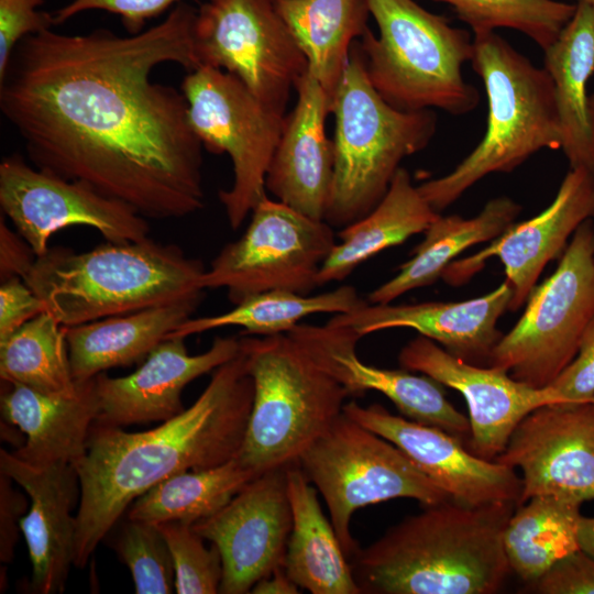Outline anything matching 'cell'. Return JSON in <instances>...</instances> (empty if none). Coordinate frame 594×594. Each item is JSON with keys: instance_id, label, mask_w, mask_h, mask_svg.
Returning <instances> with one entry per match:
<instances>
[{"instance_id": "obj_31", "label": "cell", "mask_w": 594, "mask_h": 594, "mask_svg": "<svg viewBox=\"0 0 594 594\" xmlns=\"http://www.w3.org/2000/svg\"><path fill=\"white\" fill-rule=\"evenodd\" d=\"M277 8L308 72L332 99L352 44L369 29L367 0H277Z\"/></svg>"}, {"instance_id": "obj_15", "label": "cell", "mask_w": 594, "mask_h": 594, "mask_svg": "<svg viewBox=\"0 0 594 594\" xmlns=\"http://www.w3.org/2000/svg\"><path fill=\"white\" fill-rule=\"evenodd\" d=\"M288 465L256 475L221 509L191 525L221 554L219 593H251L260 580L284 565L293 525Z\"/></svg>"}, {"instance_id": "obj_3", "label": "cell", "mask_w": 594, "mask_h": 594, "mask_svg": "<svg viewBox=\"0 0 594 594\" xmlns=\"http://www.w3.org/2000/svg\"><path fill=\"white\" fill-rule=\"evenodd\" d=\"M517 505L424 506L359 548L350 564L361 594H494L510 566L504 531Z\"/></svg>"}, {"instance_id": "obj_25", "label": "cell", "mask_w": 594, "mask_h": 594, "mask_svg": "<svg viewBox=\"0 0 594 594\" xmlns=\"http://www.w3.org/2000/svg\"><path fill=\"white\" fill-rule=\"evenodd\" d=\"M2 383V418L26 436L13 452L18 458L41 466L73 464L85 454L98 415L95 377L79 382L73 395L44 394L22 384Z\"/></svg>"}, {"instance_id": "obj_44", "label": "cell", "mask_w": 594, "mask_h": 594, "mask_svg": "<svg viewBox=\"0 0 594 594\" xmlns=\"http://www.w3.org/2000/svg\"><path fill=\"white\" fill-rule=\"evenodd\" d=\"M12 480L0 473V559L9 563L13 557L20 514L24 510L25 498L11 486Z\"/></svg>"}, {"instance_id": "obj_20", "label": "cell", "mask_w": 594, "mask_h": 594, "mask_svg": "<svg viewBox=\"0 0 594 594\" xmlns=\"http://www.w3.org/2000/svg\"><path fill=\"white\" fill-rule=\"evenodd\" d=\"M307 354L350 393L362 397L369 391L386 396L399 413L414 421L440 428L469 440L470 420L446 398L440 384L408 370L369 365L356 353L361 339L349 327L298 323L287 332Z\"/></svg>"}, {"instance_id": "obj_35", "label": "cell", "mask_w": 594, "mask_h": 594, "mask_svg": "<svg viewBox=\"0 0 594 594\" xmlns=\"http://www.w3.org/2000/svg\"><path fill=\"white\" fill-rule=\"evenodd\" d=\"M0 377L51 395L78 391L72 373L65 328L47 311L0 340Z\"/></svg>"}, {"instance_id": "obj_43", "label": "cell", "mask_w": 594, "mask_h": 594, "mask_svg": "<svg viewBox=\"0 0 594 594\" xmlns=\"http://www.w3.org/2000/svg\"><path fill=\"white\" fill-rule=\"evenodd\" d=\"M44 311V304L23 278L13 276L1 280L0 340Z\"/></svg>"}, {"instance_id": "obj_17", "label": "cell", "mask_w": 594, "mask_h": 594, "mask_svg": "<svg viewBox=\"0 0 594 594\" xmlns=\"http://www.w3.org/2000/svg\"><path fill=\"white\" fill-rule=\"evenodd\" d=\"M399 364L458 391L469 408V450L494 461L506 448L518 424L535 409L559 404L550 387L536 388L494 366L476 365L418 336L399 352Z\"/></svg>"}, {"instance_id": "obj_24", "label": "cell", "mask_w": 594, "mask_h": 594, "mask_svg": "<svg viewBox=\"0 0 594 594\" xmlns=\"http://www.w3.org/2000/svg\"><path fill=\"white\" fill-rule=\"evenodd\" d=\"M295 90L297 102L286 116L265 187L276 200L324 220L334 166L333 142L326 133L331 98L308 69Z\"/></svg>"}, {"instance_id": "obj_28", "label": "cell", "mask_w": 594, "mask_h": 594, "mask_svg": "<svg viewBox=\"0 0 594 594\" xmlns=\"http://www.w3.org/2000/svg\"><path fill=\"white\" fill-rule=\"evenodd\" d=\"M293 525L284 568L311 594H361L337 532L318 501L317 490L298 462L286 471Z\"/></svg>"}, {"instance_id": "obj_45", "label": "cell", "mask_w": 594, "mask_h": 594, "mask_svg": "<svg viewBox=\"0 0 594 594\" xmlns=\"http://www.w3.org/2000/svg\"><path fill=\"white\" fill-rule=\"evenodd\" d=\"M36 255L29 243L19 234H15L0 219V276L1 280L18 276L24 278L32 267Z\"/></svg>"}, {"instance_id": "obj_38", "label": "cell", "mask_w": 594, "mask_h": 594, "mask_svg": "<svg viewBox=\"0 0 594 594\" xmlns=\"http://www.w3.org/2000/svg\"><path fill=\"white\" fill-rule=\"evenodd\" d=\"M172 554L175 593L216 594L222 581V560L218 548L208 549L191 525L167 521L157 525Z\"/></svg>"}, {"instance_id": "obj_40", "label": "cell", "mask_w": 594, "mask_h": 594, "mask_svg": "<svg viewBox=\"0 0 594 594\" xmlns=\"http://www.w3.org/2000/svg\"><path fill=\"white\" fill-rule=\"evenodd\" d=\"M183 0H72L58 9L54 16L55 24H62L81 12L103 10L120 15L130 34L144 31L146 22L168 10Z\"/></svg>"}, {"instance_id": "obj_21", "label": "cell", "mask_w": 594, "mask_h": 594, "mask_svg": "<svg viewBox=\"0 0 594 594\" xmlns=\"http://www.w3.org/2000/svg\"><path fill=\"white\" fill-rule=\"evenodd\" d=\"M240 351V339L217 337L204 353L190 355L185 338H166L133 373L95 376L98 396L96 422L122 427L166 421L185 408L182 394L187 384L215 371Z\"/></svg>"}, {"instance_id": "obj_49", "label": "cell", "mask_w": 594, "mask_h": 594, "mask_svg": "<svg viewBox=\"0 0 594 594\" xmlns=\"http://www.w3.org/2000/svg\"><path fill=\"white\" fill-rule=\"evenodd\" d=\"M576 2H584L594 9V0H575Z\"/></svg>"}, {"instance_id": "obj_5", "label": "cell", "mask_w": 594, "mask_h": 594, "mask_svg": "<svg viewBox=\"0 0 594 594\" xmlns=\"http://www.w3.org/2000/svg\"><path fill=\"white\" fill-rule=\"evenodd\" d=\"M471 65L486 91V131L453 170L417 186L438 213L485 176L510 173L538 151L561 147L553 82L544 67L496 32L474 34Z\"/></svg>"}, {"instance_id": "obj_36", "label": "cell", "mask_w": 594, "mask_h": 594, "mask_svg": "<svg viewBox=\"0 0 594 594\" xmlns=\"http://www.w3.org/2000/svg\"><path fill=\"white\" fill-rule=\"evenodd\" d=\"M449 4L474 34L499 28L521 32L542 51L560 35L576 3L559 0H433Z\"/></svg>"}, {"instance_id": "obj_41", "label": "cell", "mask_w": 594, "mask_h": 594, "mask_svg": "<svg viewBox=\"0 0 594 594\" xmlns=\"http://www.w3.org/2000/svg\"><path fill=\"white\" fill-rule=\"evenodd\" d=\"M548 387L559 404L594 399V316L582 333L576 355Z\"/></svg>"}, {"instance_id": "obj_7", "label": "cell", "mask_w": 594, "mask_h": 594, "mask_svg": "<svg viewBox=\"0 0 594 594\" xmlns=\"http://www.w3.org/2000/svg\"><path fill=\"white\" fill-rule=\"evenodd\" d=\"M378 36L370 30L359 45L367 77L380 96L405 112L441 109L453 116L474 110L479 90L466 82L473 40L414 0H367Z\"/></svg>"}, {"instance_id": "obj_30", "label": "cell", "mask_w": 594, "mask_h": 594, "mask_svg": "<svg viewBox=\"0 0 594 594\" xmlns=\"http://www.w3.org/2000/svg\"><path fill=\"white\" fill-rule=\"evenodd\" d=\"M521 211V206L509 197L488 200L479 215L438 217L425 230L424 240L398 273L374 288L367 296L371 304H389L399 296L435 283L457 255L466 249L493 241L504 233Z\"/></svg>"}, {"instance_id": "obj_10", "label": "cell", "mask_w": 594, "mask_h": 594, "mask_svg": "<svg viewBox=\"0 0 594 594\" xmlns=\"http://www.w3.org/2000/svg\"><path fill=\"white\" fill-rule=\"evenodd\" d=\"M593 316L594 219H587L554 273L531 289L520 319L492 350L488 366L532 387H548L576 355Z\"/></svg>"}, {"instance_id": "obj_18", "label": "cell", "mask_w": 594, "mask_h": 594, "mask_svg": "<svg viewBox=\"0 0 594 594\" xmlns=\"http://www.w3.org/2000/svg\"><path fill=\"white\" fill-rule=\"evenodd\" d=\"M343 413L398 447L452 501L466 506L519 504L521 477L515 469L482 459L440 428L389 413L380 404L346 402Z\"/></svg>"}, {"instance_id": "obj_39", "label": "cell", "mask_w": 594, "mask_h": 594, "mask_svg": "<svg viewBox=\"0 0 594 594\" xmlns=\"http://www.w3.org/2000/svg\"><path fill=\"white\" fill-rule=\"evenodd\" d=\"M43 3L44 0H0V77L24 37L55 25L53 14L38 10Z\"/></svg>"}, {"instance_id": "obj_8", "label": "cell", "mask_w": 594, "mask_h": 594, "mask_svg": "<svg viewBox=\"0 0 594 594\" xmlns=\"http://www.w3.org/2000/svg\"><path fill=\"white\" fill-rule=\"evenodd\" d=\"M253 403L238 459L261 474L288 465L343 413L348 389L287 333L242 337Z\"/></svg>"}, {"instance_id": "obj_12", "label": "cell", "mask_w": 594, "mask_h": 594, "mask_svg": "<svg viewBox=\"0 0 594 594\" xmlns=\"http://www.w3.org/2000/svg\"><path fill=\"white\" fill-rule=\"evenodd\" d=\"M333 229L265 196L252 210L244 233L211 261L201 286L226 288L233 305L267 290L309 295L319 286V270L337 243Z\"/></svg>"}, {"instance_id": "obj_47", "label": "cell", "mask_w": 594, "mask_h": 594, "mask_svg": "<svg viewBox=\"0 0 594 594\" xmlns=\"http://www.w3.org/2000/svg\"><path fill=\"white\" fill-rule=\"evenodd\" d=\"M580 549L594 557V517L582 516L579 527Z\"/></svg>"}, {"instance_id": "obj_6", "label": "cell", "mask_w": 594, "mask_h": 594, "mask_svg": "<svg viewBox=\"0 0 594 594\" xmlns=\"http://www.w3.org/2000/svg\"><path fill=\"white\" fill-rule=\"evenodd\" d=\"M333 179L324 221L344 228L372 211L386 195L402 161L425 148L437 130L432 110L405 112L371 84L359 42L332 95Z\"/></svg>"}, {"instance_id": "obj_33", "label": "cell", "mask_w": 594, "mask_h": 594, "mask_svg": "<svg viewBox=\"0 0 594 594\" xmlns=\"http://www.w3.org/2000/svg\"><path fill=\"white\" fill-rule=\"evenodd\" d=\"M355 287L340 286L318 295L290 290H267L249 296L231 310L205 317H190L166 338H187L210 330L238 326L248 336L287 333L306 317L316 314H344L366 304ZM165 338V339H166Z\"/></svg>"}, {"instance_id": "obj_19", "label": "cell", "mask_w": 594, "mask_h": 594, "mask_svg": "<svg viewBox=\"0 0 594 594\" xmlns=\"http://www.w3.org/2000/svg\"><path fill=\"white\" fill-rule=\"evenodd\" d=\"M587 219H594V174L585 168H570L544 210L513 223L476 254L452 262L441 277L451 285H461L495 256L503 263L506 280L513 288L508 309L517 310L526 302L544 266L566 249L568 240Z\"/></svg>"}, {"instance_id": "obj_22", "label": "cell", "mask_w": 594, "mask_h": 594, "mask_svg": "<svg viewBox=\"0 0 594 594\" xmlns=\"http://www.w3.org/2000/svg\"><path fill=\"white\" fill-rule=\"evenodd\" d=\"M0 473L19 484L30 497L20 518L32 565L31 590L62 593L75 559L76 514L80 483L72 463L33 465L13 452L0 450Z\"/></svg>"}, {"instance_id": "obj_11", "label": "cell", "mask_w": 594, "mask_h": 594, "mask_svg": "<svg viewBox=\"0 0 594 594\" xmlns=\"http://www.w3.org/2000/svg\"><path fill=\"white\" fill-rule=\"evenodd\" d=\"M188 121L209 152L229 155L233 182L219 191L230 227L239 229L265 197V179L286 114L262 102L237 76L202 66L180 87Z\"/></svg>"}, {"instance_id": "obj_32", "label": "cell", "mask_w": 594, "mask_h": 594, "mask_svg": "<svg viewBox=\"0 0 594 594\" xmlns=\"http://www.w3.org/2000/svg\"><path fill=\"white\" fill-rule=\"evenodd\" d=\"M581 505L548 495L518 505L504 531L510 570L531 584L559 560L579 550Z\"/></svg>"}, {"instance_id": "obj_34", "label": "cell", "mask_w": 594, "mask_h": 594, "mask_svg": "<svg viewBox=\"0 0 594 594\" xmlns=\"http://www.w3.org/2000/svg\"><path fill=\"white\" fill-rule=\"evenodd\" d=\"M256 475L238 457L218 466L183 471L138 497L127 516L154 525L167 521L194 525L221 509Z\"/></svg>"}, {"instance_id": "obj_4", "label": "cell", "mask_w": 594, "mask_h": 594, "mask_svg": "<svg viewBox=\"0 0 594 594\" xmlns=\"http://www.w3.org/2000/svg\"><path fill=\"white\" fill-rule=\"evenodd\" d=\"M206 268L176 245L148 238L86 252L50 248L24 282L63 327L202 297Z\"/></svg>"}, {"instance_id": "obj_26", "label": "cell", "mask_w": 594, "mask_h": 594, "mask_svg": "<svg viewBox=\"0 0 594 594\" xmlns=\"http://www.w3.org/2000/svg\"><path fill=\"white\" fill-rule=\"evenodd\" d=\"M554 88L561 147L570 168L594 174V118L587 82L594 73V9L576 2L558 38L543 51Z\"/></svg>"}, {"instance_id": "obj_27", "label": "cell", "mask_w": 594, "mask_h": 594, "mask_svg": "<svg viewBox=\"0 0 594 594\" xmlns=\"http://www.w3.org/2000/svg\"><path fill=\"white\" fill-rule=\"evenodd\" d=\"M202 297L188 298L64 327L74 380L85 382L106 370L145 359L180 323L190 318Z\"/></svg>"}, {"instance_id": "obj_1", "label": "cell", "mask_w": 594, "mask_h": 594, "mask_svg": "<svg viewBox=\"0 0 594 594\" xmlns=\"http://www.w3.org/2000/svg\"><path fill=\"white\" fill-rule=\"evenodd\" d=\"M196 15L179 2L162 22L129 36L47 29L24 37L0 77V110L33 166L87 183L146 219L202 209V143L186 98L151 79L164 63L198 68Z\"/></svg>"}, {"instance_id": "obj_23", "label": "cell", "mask_w": 594, "mask_h": 594, "mask_svg": "<svg viewBox=\"0 0 594 594\" xmlns=\"http://www.w3.org/2000/svg\"><path fill=\"white\" fill-rule=\"evenodd\" d=\"M513 288L505 280L494 290L468 300L419 304H371L333 315L327 323L349 327L360 337L393 328H409L469 363L488 366L503 336L496 328L508 309Z\"/></svg>"}, {"instance_id": "obj_16", "label": "cell", "mask_w": 594, "mask_h": 594, "mask_svg": "<svg viewBox=\"0 0 594 594\" xmlns=\"http://www.w3.org/2000/svg\"><path fill=\"white\" fill-rule=\"evenodd\" d=\"M496 462L519 468V504L535 496L594 501V399L528 414Z\"/></svg>"}, {"instance_id": "obj_42", "label": "cell", "mask_w": 594, "mask_h": 594, "mask_svg": "<svg viewBox=\"0 0 594 594\" xmlns=\"http://www.w3.org/2000/svg\"><path fill=\"white\" fill-rule=\"evenodd\" d=\"M530 585L541 594H594V557L579 549Z\"/></svg>"}, {"instance_id": "obj_2", "label": "cell", "mask_w": 594, "mask_h": 594, "mask_svg": "<svg viewBox=\"0 0 594 594\" xmlns=\"http://www.w3.org/2000/svg\"><path fill=\"white\" fill-rule=\"evenodd\" d=\"M253 403V381L241 350L213 371L187 409L151 430L127 432L96 422L79 477L74 565L84 568L130 505L163 480L218 466L241 449Z\"/></svg>"}, {"instance_id": "obj_13", "label": "cell", "mask_w": 594, "mask_h": 594, "mask_svg": "<svg viewBox=\"0 0 594 594\" xmlns=\"http://www.w3.org/2000/svg\"><path fill=\"white\" fill-rule=\"evenodd\" d=\"M194 51L198 68L209 66L237 76L282 113L308 69L277 0H207L197 10Z\"/></svg>"}, {"instance_id": "obj_14", "label": "cell", "mask_w": 594, "mask_h": 594, "mask_svg": "<svg viewBox=\"0 0 594 594\" xmlns=\"http://www.w3.org/2000/svg\"><path fill=\"white\" fill-rule=\"evenodd\" d=\"M0 207L36 256L56 231L73 226L94 228L110 242L141 241L150 232L147 219L128 204L31 166L19 154L0 163Z\"/></svg>"}, {"instance_id": "obj_29", "label": "cell", "mask_w": 594, "mask_h": 594, "mask_svg": "<svg viewBox=\"0 0 594 594\" xmlns=\"http://www.w3.org/2000/svg\"><path fill=\"white\" fill-rule=\"evenodd\" d=\"M438 215L413 184L407 169L399 167L378 205L340 229L341 241L321 265L318 285L343 280L374 255L424 233Z\"/></svg>"}, {"instance_id": "obj_9", "label": "cell", "mask_w": 594, "mask_h": 594, "mask_svg": "<svg viewBox=\"0 0 594 594\" xmlns=\"http://www.w3.org/2000/svg\"><path fill=\"white\" fill-rule=\"evenodd\" d=\"M297 462L322 495L349 561L360 548L350 528L358 509L393 498L422 506L451 499L398 447L344 413Z\"/></svg>"}, {"instance_id": "obj_46", "label": "cell", "mask_w": 594, "mask_h": 594, "mask_svg": "<svg viewBox=\"0 0 594 594\" xmlns=\"http://www.w3.org/2000/svg\"><path fill=\"white\" fill-rule=\"evenodd\" d=\"M299 586L289 578L284 565L260 580L251 590L253 594H298Z\"/></svg>"}, {"instance_id": "obj_37", "label": "cell", "mask_w": 594, "mask_h": 594, "mask_svg": "<svg viewBox=\"0 0 594 594\" xmlns=\"http://www.w3.org/2000/svg\"><path fill=\"white\" fill-rule=\"evenodd\" d=\"M116 549L131 572L135 593L175 592L172 554L157 525L128 518Z\"/></svg>"}, {"instance_id": "obj_48", "label": "cell", "mask_w": 594, "mask_h": 594, "mask_svg": "<svg viewBox=\"0 0 594 594\" xmlns=\"http://www.w3.org/2000/svg\"><path fill=\"white\" fill-rule=\"evenodd\" d=\"M590 108H591L592 116L594 118V92L590 96Z\"/></svg>"}]
</instances>
